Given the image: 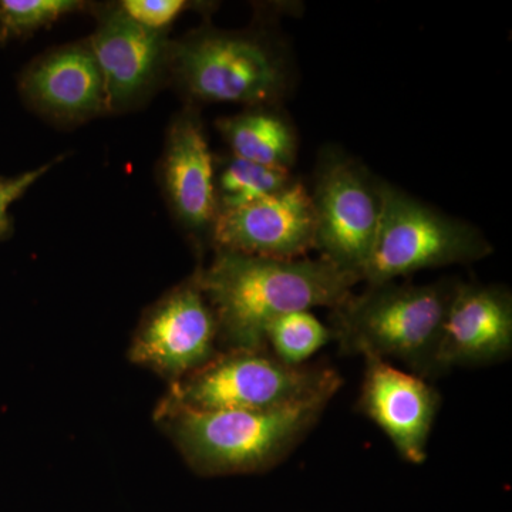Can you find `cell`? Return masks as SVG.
Wrapping results in <instances>:
<instances>
[{"instance_id":"14","label":"cell","mask_w":512,"mask_h":512,"mask_svg":"<svg viewBox=\"0 0 512 512\" xmlns=\"http://www.w3.org/2000/svg\"><path fill=\"white\" fill-rule=\"evenodd\" d=\"M23 90L40 110L62 120H84L107 109L103 77L89 43L47 53L25 74Z\"/></svg>"},{"instance_id":"12","label":"cell","mask_w":512,"mask_h":512,"mask_svg":"<svg viewBox=\"0 0 512 512\" xmlns=\"http://www.w3.org/2000/svg\"><path fill=\"white\" fill-rule=\"evenodd\" d=\"M87 43L103 77L107 109H120L143 96L168 56L163 32L137 25L120 9L100 20Z\"/></svg>"},{"instance_id":"13","label":"cell","mask_w":512,"mask_h":512,"mask_svg":"<svg viewBox=\"0 0 512 512\" xmlns=\"http://www.w3.org/2000/svg\"><path fill=\"white\" fill-rule=\"evenodd\" d=\"M163 170L165 192L181 224L192 232L211 231L218 215L215 165L194 116L185 114L171 127Z\"/></svg>"},{"instance_id":"20","label":"cell","mask_w":512,"mask_h":512,"mask_svg":"<svg viewBox=\"0 0 512 512\" xmlns=\"http://www.w3.org/2000/svg\"><path fill=\"white\" fill-rule=\"evenodd\" d=\"M50 167L52 164H46L16 177L0 178V235L8 232L10 227L9 210L12 204H15L36 181H39Z\"/></svg>"},{"instance_id":"19","label":"cell","mask_w":512,"mask_h":512,"mask_svg":"<svg viewBox=\"0 0 512 512\" xmlns=\"http://www.w3.org/2000/svg\"><path fill=\"white\" fill-rule=\"evenodd\" d=\"M184 0H124L119 9L137 25L161 32L187 9Z\"/></svg>"},{"instance_id":"3","label":"cell","mask_w":512,"mask_h":512,"mask_svg":"<svg viewBox=\"0 0 512 512\" xmlns=\"http://www.w3.org/2000/svg\"><path fill=\"white\" fill-rule=\"evenodd\" d=\"M330 400L269 410L161 407L171 437L204 476L259 473L281 463L318 423Z\"/></svg>"},{"instance_id":"10","label":"cell","mask_w":512,"mask_h":512,"mask_svg":"<svg viewBox=\"0 0 512 512\" xmlns=\"http://www.w3.org/2000/svg\"><path fill=\"white\" fill-rule=\"evenodd\" d=\"M357 410L386 434L404 461L420 466L439 414L440 393L423 377L379 357H363Z\"/></svg>"},{"instance_id":"8","label":"cell","mask_w":512,"mask_h":512,"mask_svg":"<svg viewBox=\"0 0 512 512\" xmlns=\"http://www.w3.org/2000/svg\"><path fill=\"white\" fill-rule=\"evenodd\" d=\"M218 323L197 281L175 289L138 329L131 359L163 375L183 379L211 362Z\"/></svg>"},{"instance_id":"2","label":"cell","mask_w":512,"mask_h":512,"mask_svg":"<svg viewBox=\"0 0 512 512\" xmlns=\"http://www.w3.org/2000/svg\"><path fill=\"white\" fill-rule=\"evenodd\" d=\"M457 284L367 285L330 309L332 340L343 355L399 360L423 379L439 376L441 330Z\"/></svg>"},{"instance_id":"9","label":"cell","mask_w":512,"mask_h":512,"mask_svg":"<svg viewBox=\"0 0 512 512\" xmlns=\"http://www.w3.org/2000/svg\"><path fill=\"white\" fill-rule=\"evenodd\" d=\"M211 235L221 251L274 259L302 258L315 249L311 194L296 180L271 197L220 211Z\"/></svg>"},{"instance_id":"18","label":"cell","mask_w":512,"mask_h":512,"mask_svg":"<svg viewBox=\"0 0 512 512\" xmlns=\"http://www.w3.org/2000/svg\"><path fill=\"white\" fill-rule=\"evenodd\" d=\"M80 8L74 0H0V37L29 35Z\"/></svg>"},{"instance_id":"6","label":"cell","mask_w":512,"mask_h":512,"mask_svg":"<svg viewBox=\"0 0 512 512\" xmlns=\"http://www.w3.org/2000/svg\"><path fill=\"white\" fill-rule=\"evenodd\" d=\"M185 92L204 103L272 107L291 86V63L269 37L204 30L168 52Z\"/></svg>"},{"instance_id":"4","label":"cell","mask_w":512,"mask_h":512,"mask_svg":"<svg viewBox=\"0 0 512 512\" xmlns=\"http://www.w3.org/2000/svg\"><path fill=\"white\" fill-rule=\"evenodd\" d=\"M342 383L329 366H289L266 348L232 349L174 384L163 407L195 412L279 409L332 400Z\"/></svg>"},{"instance_id":"7","label":"cell","mask_w":512,"mask_h":512,"mask_svg":"<svg viewBox=\"0 0 512 512\" xmlns=\"http://www.w3.org/2000/svg\"><path fill=\"white\" fill-rule=\"evenodd\" d=\"M311 194L319 258L362 281L379 225V178L365 165L328 147L316 164Z\"/></svg>"},{"instance_id":"17","label":"cell","mask_w":512,"mask_h":512,"mask_svg":"<svg viewBox=\"0 0 512 512\" xmlns=\"http://www.w3.org/2000/svg\"><path fill=\"white\" fill-rule=\"evenodd\" d=\"M332 342L329 326L311 311H298L279 316L266 328L265 346L272 355L289 366L305 365L306 360Z\"/></svg>"},{"instance_id":"11","label":"cell","mask_w":512,"mask_h":512,"mask_svg":"<svg viewBox=\"0 0 512 512\" xmlns=\"http://www.w3.org/2000/svg\"><path fill=\"white\" fill-rule=\"evenodd\" d=\"M512 352V295L504 286L458 281L441 330L440 372L493 365Z\"/></svg>"},{"instance_id":"15","label":"cell","mask_w":512,"mask_h":512,"mask_svg":"<svg viewBox=\"0 0 512 512\" xmlns=\"http://www.w3.org/2000/svg\"><path fill=\"white\" fill-rule=\"evenodd\" d=\"M232 156L249 163L292 171L298 158V134L292 121L272 107L222 117L217 121Z\"/></svg>"},{"instance_id":"16","label":"cell","mask_w":512,"mask_h":512,"mask_svg":"<svg viewBox=\"0 0 512 512\" xmlns=\"http://www.w3.org/2000/svg\"><path fill=\"white\" fill-rule=\"evenodd\" d=\"M292 171L249 163L242 158H228L220 174H215L218 212L235 210L271 197L295 183Z\"/></svg>"},{"instance_id":"5","label":"cell","mask_w":512,"mask_h":512,"mask_svg":"<svg viewBox=\"0 0 512 512\" xmlns=\"http://www.w3.org/2000/svg\"><path fill=\"white\" fill-rule=\"evenodd\" d=\"M380 207L372 252L363 271L367 285L448 265H464L493 252L480 229L434 210L379 178Z\"/></svg>"},{"instance_id":"1","label":"cell","mask_w":512,"mask_h":512,"mask_svg":"<svg viewBox=\"0 0 512 512\" xmlns=\"http://www.w3.org/2000/svg\"><path fill=\"white\" fill-rule=\"evenodd\" d=\"M198 286L232 349H261L266 328L286 313L333 309L359 284L325 259H274L217 249Z\"/></svg>"}]
</instances>
